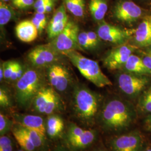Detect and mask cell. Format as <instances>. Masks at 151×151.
Instances as JSON below:
<instances>
[{"instance_id": "cell-1", "label": "cell", "mask_w": 151, "mask_h": 151, "mask_svg": "<svg viewBox=\"0 0 151 151\" xmlns=\"http://www.w3.org/2000/svg\"><path fill=\"white\" fill-rule=\"evenodd\" d=\"M135 113L128 103L118 99L108 101L99 114V122L109 132H120L129 127L135 119Z\"/></svg>"}, {"instance_id": "cell-2", "label": "cell", "mask_w": 151, "mask_h": 151, "mask_svg": "<svg viewBox=\"0 0 151 151\" xmlns=\"http://www.w3.org/2000/svg\"><path fill=\"white\" fill-rule=\"evenodd\" d=\"M99 103L97 94L86 87H76L73 91L72 105L74 114L86 126L93 124L98 113Z\"/></svg>"}, {"instance_id": "cell-3", "label": "cell", "mask_w": 151, "mask_h": 151, "mask_svg": "<svg viewBox=\"0 0 151 151\" xmlns=\"http://www.w3.org/2000/svg\"><path fill=\"white\" fill-rule=\"evenodd\" d=\"M44 77L39 70L29 69L16 82L15 98L20 107L27 108L39 91L44 86Z\"/></svg>"}, {"instance_id": "cell-4", "label": "cell", "mask_w": 151, "mask_h": 151, "mask_svg": "<svg viewBox=\"0 0 151 151\" xmlns=\"http://www.w3.org/2000/svg\"><path fill=\"white\" fill-rule=\"evenodd\" d=\"M63 55H65L81 75L98 87L112 85L109 80L101 70L98 62L85 57L77 50H72Z\"/></svg>"}, {"instance_id": "cell-5", "label": "cell", "mask_w": 151, "mask_h": 151, "mask_svg": "<svg viewBox=\"0 0 151 151\" xmlns=\"http://www.w3.org/2000/svg\"><path fill=\"white\" fill-rule=\"evenodd\" d=\"M30 106L37 113L49 115L60 111L62 104L56 90L52 86L45 85L37 93Z\"/></svg>"}, {"instance_id": "cell-6", "label": "cell", "mask_w": 151, "mask_h": 151, "mask_svg": "<svg viewBox=\"0 0 151 151\" xmlns=\"http://www.w3.org/2000/svg\"><path fill=\"white\" fill-rule=\"evenodd\" d=\"M79 33L78 25L74 22L69 21L63 31L53 39L48 45L62 54L72 50H81L82 49L78 41Z\"/></svg>"}, {"instance_id": "cell-7", "label": "cell", "mask_w": 151, "mask_h": 151, "mask_svg": "<svg viewBox=\"0 0 151 151\" xmlns=\"http://www.w3.org/2000/svg\"><path fill=\"white\" fill-rule=\"evenodd\" d=\"M117 81L120 90L125 95L132 97L138 95L149 83L146 76L127 72L120 73Z\"/></svg>"}, {"instance_id": "cell-8", "label": "cell", "mask_w": 151, "mask_h": 151, "mask_svg": "<svg viewBox=\"0 0 151 151\" xmlns=\"http://www.w3.org/2000/svg\"><path fill=\"white\" fill-rule=\"evenodd\" d=\"M143 10L139 6L130 0H120L114 6L113 16L118 21L131 24L139 19Z\"/></svg>"}, {"instance_id": "cell-9", "label": "cell", "mask_w": 151, "mask_h": 151, "mask_svg": "<svg viewBox=\"0 0 151 151\" xmlns=\"http://www.w3.org/2000/svg\"><path fill=\"white\" fill-rule=\"evenodd\" d=\"M135 45L129 44L119 45L112 49L104 60V65L109 70L123 69L130 56L137 49Z\"/></svg>"}, {"instance_id": "cell-10", "label": "cell", "mask_w": 151, "mask_h": 151, "mask_svg": "<svg viewBox=\"0 0 151 151\" xmlns=\"http://www.w3.org/2000/svg\"><path fill=\"white\" fill-rule=\"evenodd\" d=\"M60 54L48 44L43 45L32 49L27 55V58L34 67L40 68L55 64Z\"/></svg>"}, {"instance_id": "cell-11", "label": "cell", "mask_w": 151, "mask_h": 151, "mask_svg": "<svg viewBox=\"0 0 151 151\" xmlns=\"http://www.w3.org/2000/svg\"><path fill=\"white\" fill-rule=\"evenodd\" d=\"M133 32L124 30L104 21L100 22L97 31L100 39L118 45L125 43Z\"/></svg>"}, {"instance_id": "cell-12", "label": "cell", "mask_w": 151, "mask_h": 151, "mask_svg": "<svg viewBox=\"0 0 151 151\" xmlns=\"http://www.w3.org/2000/svg\"><path fill=\"white\" fill-rule=\"evenodd\" d=\"M96 137L97 132L95 130L83 129L73 135L65 137V142L70 151H82L91 146Z\"/></svg>"}, {"instance_id": "cell-13", "label": "cell", "mask_w": 151, "mask_h": 151, "mask_svg": "<svg viewBox=\"0 0 151 151\" xmlns=\"http://www.w3.org/2000/svg\"><path fill=\"white\" fill-rule=\"evenodd\" d=\"M48 76L51 86L57 91H66L70 85V73L63 65L55 63L50 65Z\"/></svg>"}, {"instance_id": "cell-14", "label": "cell", "mask_w": 151, "mask_h": 151, "mask_svg": "<svg viewBox=\"0 0 151 151\" xmlns=\"http://www.w3.org/2000/svg\"><path fill=\"white\" fill-rule=\"evenodd\" d=\"M143 143L139 134L130 133L114 138L110 143L113 151H140Z\"/></svg>"}, {"instance_id": "cell-15", "label": "cell", "mask_w": 151, "mask_h": 151, "mask_svg": "<svg viewBox=\"0 0 151 151\" xmlns=\"http://www.w3.org/2000/svg\"><path fill=\"white\" fill-rule=\"evenodd\" d=\"M12 118L15 123L27 129L35 130L47 138L45 120L42 116L32 114L14 113Z\"/></svg>"}, {"instance_id": "cell-16", "label": "cell", "mask_w": 151, "mask_h": 151, "mask_svg": "<svg viewBox=\"0 0 151 151\" xmlns=\"http://www.w3.org/2000/svg\"><path fill=\"white\" fill-rule=\"evenodd\" d=\"M136 44L140 47L151 46V22L150 19H145L133 32Z\"/></svg>"}, {"instance_id": "cell-17", "label": "cell", "mask_w": 151, "mask_h": 151, "mask_svg": "<svg viewBox=\"0 0 151 151\" xmlns=\"http://www.w3.org/2000/svg\"><path fill=\"white\" fill-rule=\"evenodd\" d=\"M15 32L19 39L25 43L35 40L39 32L31 20H24L19 22L15 27Z\"/></svg>"}, {"instance_id": "cell-18", "label": "cell", "mask_w": 151, "mask_h": 151, "mask_svg": "<svg viewBox=\"0 0 151 151\" xmlns=\"http://www.w3.org/2000/svg\"><path fill=\"white\" fill-rule=\"evenodd\" d=\"M46 134L51 139H55L62 134L65 123L60 115L53 114L49 115L45 120Z\"/></svg>"}, {"instance_id": "cell-19", "label": "cell", "mask_w": 151, "mask_h": 151, "mask_svg": "<svg viewBox=\"0 0 151 151\" xmlns=\"http://www.w3.org/2000/svg\"><path fill=\"white\" fill-rule=\"evenodd\" d=\"M11 132L22 149L25 151H37L27 135L24 127L15 123Z\"/></svg>"}, {"instance_id": "cell-20", "label": "cell", "mask_w": 151, "mask_h": 151, "mask_svg": "<svg viewBox=\"0 0 151 151\" xmlns=\"http://www.w3.org/2000/svg\"><path fill=\"white\" fill-rule=\"evenodd\" d=\"M123 69L127 72L139 75H151V72L149 70L140 57L132 54L124 65Z\"/></svg>"}, {"instance_id": "cell-21", "label": "cell", "mask_w": 151, "mask_h": 151, "mask_svg": "<svg viewBox=\"0 0 151 151\" xmlns=\"http://www.w3.org/2000/svg\"><path fill=\"white\" fill-rule=\"evenodd\" d=\"M106 0H90L89 9L92 18L96 22H102L108 11Z\"/></svg>"}, {"instance_id": "cell-22", "label": "cell", "mask_w": 151, "mask_h": 151, "mask_svg": "<svg viewBox=\"0 0 151 151\" xmlns=\"http://www.w3.org/2000/svg\"><path fill=\"white\" fill-rule=\"evenodd\" d=\"M65 7L70 13L77 17H82L85 14V0H65Z\"/></svg>"}, {"instance_id": "cell-23", "label": "cell", "mask_w": 151, "mask_h": 151, "mask_svg": "<svg viewBox=\"0 0 151 151\" xmlns=\"http://www.w3.org/2000/svg\"><path fill=\"white\" fill-rule=\"evenodd\" d=\"M14 16V11L11 6L5 2H0V25L3 27L11 20Z\"/></svg>"}, {"instance_id": "cell-24", "label": "cell", "mask_w": 151, "mask_h": 151, "mask_svg": "<svg viewBox=\"0 0 151 151\" xmlns=\"http://www.w3.org/2000/svg\"><path fill=\"white\" fill-rule=\"evenodd\" d=\"M24 128L37 150L43 149L45 147L47 138L35 130L27 129L25 127Z\"/></svg>"}, {"instance_id": "cell-25", "label": "cell", "mask_w": 151, "mask_h": 151, "mask_svg": "<svg viewBox=\"0 0 151 151\" xmlns=\"http://www.w3.org/2000/svg\"><path fill=\"white\" fill-rule=\"evenodd\" d=\"M69 21V18H68L65 19V20L58 23L49 24L47 29L49 38L51 39H53L55 37H57L63 31Z\"/></svg>"}, {"instance_id": "cell-26", "label": "cell", "mask_w": 151, "mask_h": 151, "mask_svg": "<svg viewBox=\"0 0 151 151\" xmlns=\"http://www.w3.org/2000/svg\"><path fill=\"white\" fill-rule=\"evenodd\" d=\"M15 123L14 120L9 119L4 114H0V135H6L11 130Z\"/></svg>"}, {"instance_id": "cell-27", "label": "cell", "mask_w": 151, "mask_h": 151, "mask_svg": "<svg viewBox=\"0 0 151 151\" xmlns=\"http://www.w3.org/2000/svg\"><path fill=\"white\" fill-rule=\"evenodd\" d=\"M31 21L37 27L39 33H42L47 25V19L45 14L36 12Z\"/></svg>"}, {"instance_id": "cell-28", "label": "cell", "mask_w": 151, "mask_h": 151, "mask_svg": "<svg viewBox=\"0 0 151 151\" xmlns=\"http://www.w3.org/2000/svg\"><path fill=\"white\" fill-rule=\"evenodd\" d=\"M140 103L142 109L146 112L151 114V87L143 93Z\"/></svg>"}, {"instance_id": "cell-29", "label": "cell", "mask_w": 151, "mask_h": 151, "mask_svg": "<svg viewBox=\"0 0 151 151\" xmlns=\"http://www.w3.org/2000/svg\"><path fill=\"white\" fill-rule=\"evenodd\" d=\"M0 151H14L13 142L9 136L7 135L1 136Z\"/></svg>"}, {"instance_id": "cell-30", "label": "cell", "mask_w": 151, "mask_h": 151, "mask_svg": "<svg viewBox=\"0 0 151 151\" xmlns=\"http://www.w3.org/2000/svg\"><path fill=\"white\" fill-rule=\"evenodd\" d=\"M78 44L82 49H90L93 48L91 43L88 37L87 32H80L78 36Z\"/></svg>"}, {"instance_id": "cell-31", "label": "cell", "mask_w": 151, "mask_h": 151, "mask_svg": "<svg viewBox=\"0 0 151 151\" xmlns=\"http://www.w3.org/2000/svg\"><path fill=\"white\" fill-rule=\"evenodd\" d=\"M16 62L15 61H7L3 63L4 70V79L6 80H10L11 75L16 66Z\"/></svg>"}, {"instance_id": "cell-32", "label": "cell", "mask_w": 151, "mask_h": 151, "mask_svg": "<svg viewBox=\"0 0 151 151\" xmlns=\"http://www.w3.org/2000/svg\"><path fill=\"white\" fill-rule=\"evenodd\" d=\"M0 105L2 108H7L11 105V101L8 92L4 88L0 89Z\"/></svg>"}, {"instance_id": "cell-33", "label": "cell", "mask_w": 151, "mask_h": 151, "mask_svg": "<svg viewBox=\"0 0 151 151\" xmlns=\"http://www.w3.org/2000/svg\"><path fill=\"white\" fill-rule=\"evenodd\" d=\"M140 58L147 68L151 72V46L148 47L146 50L143 51Z\"/></svg>"}, {"instance_id": "cell-34", "label": "cell", "mask_w": 151, "mask_h": 151, "mask_svg": "<svg viewBox=\"0 0 151 151\" xmlns=\"http://www.w3.org/2000/svg\"><path fill=\"white\" fill-rule=\"evenodd\" d=\"M12 2L15 7L21 9L29 8L35 3L34 0H12Z\"/></svg>"}, {"instance_id": "cell-35", "label": "cell", "mask_w": 151, "mask_h": 151, "mask_svg": "<svg viewBox=\"0 0 151 151\" xmlns=\"http://www.w3.org/2000/svg\"><path fill=\"white\" fill-rule=\"evenodd\" d=\"M24 73V72H23L22 65L18 62H16V66H15L14 72L11 75V78H10V81L17 82L22 77Z\"/></svg>"}, {"instance_id": "cell-36", "label": "cell", "mask_w": 151, "mask_h": 151, "mask_svg": "<svg viewBox=\"0 0 151 151\" xmlns=\"http://www.w3.org/2000/svg\"><path fill=\"white\" fill-rule=\"evenodd\" d=\"M87 35L89 40H90L93 47V48L96 47L99 43V41L100 38H99L97 33L94 32H88Z\"/></svg>"}, {"instance_id": "cell-37", "label": "cell", "mask_w": 151, "mask_h": 151, "mask_svg": "<svg viewBox=\"0 0 151 151\" xmlns=\"http://www.w3.org/2000/svg\"><path fill=\"white\" fill-rule=\"evenodd\" d=\"M49 1V0H37L34 4V7L36 10L42 6L45 5Z\"/></svg>"}, {"instance_id": "cell-38", "label": "cell", "mask_w": 151, "mask_h": 151, "mask_svg": "<svg viewBox=\"0 0 151 151\" xmlns=\"http://www.w3.org/2000/svg\"><path fill=\"white\" fill-rule=\"evenodd\" d=\"M54 6V4H53V2L52 0H49L48 2L45 5V11H46V13H49L52 10H53Z\"/></svg>"}, {"instance_id": "cell-39", "label": "cell", "mask_w": 151, "mask_h": 151, "mask_svg": "<svg viewBox=\"0 0 151 151\" xmlns=\"http://www.w3.org/2000/svg\"><path fill=\"white\" fill-rule=\"evenodd\" d=\"M52 151H70V150L67 147L63 146H57Z\"/></svg>"}, {"instance_id": "cell-40", "label": "cell", "mask_w": 151, "mask_h": 151, "mask_svg": "<svg viewBox=\"0 0 151 151\" xmlns=\"http://www.w3.org/2000/svg\"><path fill=\"white\" fill-rule=\"evenodd\" d=\"M4 79V70L3 68V65H1L0 67V80L1 82Z\"/></svg>"}, {"instance_id": "cell-41", "label": "cell", "mask_w": 151, "mask_h": 151, "mask_svg": "<svg viewBox=\"0 0 151 151\" xmlns=\"http://www.w3.org/2000/svg\"><path fill=\"white\" fill-rule=\"evenodd\" d=\"M146 123L148 125L151 127V115L146 119Z\"/></svg>"}, {"instance_id": "cell-42", "label": "cell", "mask_w": 151, "mask_h": 151, "mask_svg": "<svg viewBox=\"0 0 151 151\" xmlns=\"http://www.w3.org/2000/svg\"><path fill=\"white\" fill-rule=\"evenodd\" d=\"M106 151L105 150H104V149H97V150H95V151Z\"/></svg>"}, {"instance_id": "cell-43", "label": "cell", "mask_w": 151, "mask_h": 151, "mask_svg": "<svg viewBox=\"0 0 151 151\" xmlns=\"http://www.w3.org/2000/svg\"><path fill=\"white\" fill-rule=\"evenodd\" d=\"M25 151L24 150H22V149H20V150H16V151Z\"/></svg>"}, {"instance_id": "cell-44", "label": "cell", "mask_w": 151, "mask_h": 151, "mask_svg": "<svg viewBox=\"0 0 151 151\" xmlns=\"http://www.w3.org/2000/svg\"><path fill=\"white\" fill-rule=\"evenodd\" d=\"M145 151H151V148H148Z\"/></svg>"}, {"instance_id": "cell-45", "label": "cell", "mask_w": 151, "mask_h": 151, "mask_svg": "<svg viewBox=\"0 0 151 151\" xmlns=\"http://www.w3.org/2000/svg\"><path fill=\"white\" fill-rule=\"evenodd\" d=\"M1 1H4V2H6L9 1L10 0H1Z\"/></svg>"}, {"instance_id": "cell-46", "label": "cell", "mask_w": 151, "mask_h": 151, "mask_svg": "<svg viewBox=\"0 0 151 151\" xmlns=\"http://www.w3.org/2000/svg\"><path fill=\"white\" fill-rule=\"evenodd\" d=\"M150 21H151V18H150Z\"/></svg>"}]
</instances>
